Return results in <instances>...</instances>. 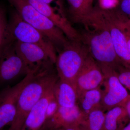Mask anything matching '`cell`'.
<instances>
[{"instance_id": "cell-6", "label": "cell", "mask_w": 130, "mask_h": 130, "mask_svg": "<svg viewBox=\"0 0 130 130\" xmlns=\"http://www.w3.org/2000/svg\"><path fill=\"white\" fill-rule=\"evenodd\" d=\"M8 22L10 31L15 41L37 44L41 47L55 64L57 51L46 36L24 21L14 9L10 11Z\"/></svg>"}, {"instance_id": "cell-16", "label": "cell", "mask_w": 130, "mask_h": 130, "mask_svg": "<svg viewBox=\"0 0 130 130\" xmlns=\"http://www.w3.org/2000/svg\"><path fill=\"white\" fill-rule=\"evenodd\" d=\"M102 95L101 87L86 91L78 96V105L85 116L94 109L102 107Z\"/></svg>"}, {"instance_id": "cell-33", "label": "cell", "mask_w": 130, "mask_h": 130, "mask_svg": "<svg viewBox=\"0 0 130 130\" xmlns=\"http://www.w3.org/2000/svg\"></svg>"}, {"instance_id": "cell-10", "label": "cell", "mask_w": 130, "mask_h": 130, "mask_svg": "<svg viewBox=\"0 0 130 130\" xmlns=\"http://www.w3.org/2000/svg\"><path fill=\"white\" fill-rule=\"evenodd\" d=\"M104 79L100 66L89 54L76 80L78 96L86 91L101 87Z\"/></svg>"}, {"instance_id": "cell-9", "label": "cell", "mask_w": 130, "mask_h": 130, "mask_svg": "<svg viewBox=\"0 0 130 130\" xmlns=\"http://www.w3.org/2000/svg\"><path fill=\"white\" fill-rule=\"evenodd\" d=\"M35 71H31L16 84L0 91V130L6 125L11 124L14 120L20 94Z\"/></svg>"}, {"instance_id": "cell-31", "label": "cell", "mask_w": 130, "mask_h": 130, "mask_svg": "<svg viewBox=\"0 0 130 130\" xmlns=\"http://www.w3.org/2000/svg\"><path fill=\"white\" fill-rule=\"evenodd\" d=\"M60 130L59 129H57V130Z\"/></svg>"}, {"instance_id": "cell-20", "label": "cell", "mask_w": 130, "mask_h": 130, "mask_svg": "<svg viewBox=\"0 0 130 130\" xmlns=\"http://www.w3.org/2000/svg\"><path fill=\"white\" fill-rule=\"evenodd\" d=\"M69 5V12L72 20L79 23L80 20L93 8L89 6L86 0H66Z\"/></svg>"}, {"instance_id": "cell-22", "label": "cell", "mask_w": 130, "mask_h": 130, "mask_svg": "<svg viewBox=\"0 0 130 130\" xmlns=\"http://www.w3.org/2000/svg\"><path fill=\"white\" fill-rule=\"evenodd\" d=\"M118 23L120 27L125 36L130 51V26L126 22L127 19L118 13Z\"/></svg>"}, {"instance_id": "cell-5", "label": "cell", "mask_w": 130, "mask_h": 130, "mask_svg": "<svg viewBox=\"0 0 130 130\" xmlns=\"http://www.w3.org/2000/svg\"><path fill=\"white\" fill-rule=\"evenodd\" d=\"M87 20L100 24L108 30L114 48L124 67L130 69V51L125 36L118 23L117 10L93 8L86 16Z\"/></svg>"}, {"instance_id": "cell-15", "label": "cell", "mask_w": 130, "mask_h": 130, "mask_svg": "<svg viewBox=\"0 0 130 130\" xmlns=\"http://www.w3.org/2000/svg\"><path fill=\"white\" fill-rule=\"evenodd\" d=\"M54 93L59 107L70 108L77 105L76 89L67 81L58 78L54 85Z\"/></svg>"}, {"instance_id": "cell-12", "label": "cell", "mask_w": 130, "mask_h": 130, "mask_svg": "<svg viewBox=\"0 0 130 130\" xmlns=\"http://www.w3.org/2000/svg\"><path fill=\"white\" fill-rule=\"evenodd\" d=\"M85 116L78 104L70 108L59 107L56 113L46 121L42 130H57L79 126Z\"/></svg>"}, {"instance_id": "cell-21", "label": "cell", "mask_w": 130, "mask_h": 130, "mask_svg": "<svg viewBox=\"0 0 130 130\" xmlns=\"http://www.w3.org/2000/svg\"><path fill=\"white\" fill-rule=\"evenodd\" d=\"M116 72L120 83L130 92V69L121 66Z\"/></svg>"}, {"instance_id": "cell-8", "label": "cell", "mask_w": 130, "mask_h": 130, "mask_svg": "<svg viewBox=\"0 0 130 130\" xmlns=\"http://www.w3.org/2000/svg\"><path fill=\"white\" fill-rule=\"evenodd\" d=\"M14 43L0 55V87L2 89L31 71L16 53Z\"/></svg>"}, {"instance_id": "cell-24", "label": "cell", "mask_w": 130, "mask_h": 130, "mask_svg": "<svg viewBox=\"0 0 130 130\" xmlns=\"http://www.w3.org/2000/svg\"><path fill=\"white\" fill-rule=\"evenodd\" d=\"M118 11L124 18L130 19V0H122Z\"/></svg>"}, {"instance_id": "cell-14", "label": "cell", "mask_w": 130, "mask_h": 130, "mask_svg": "<svg viewBox=\"0 0 130 130\" xmlns=\"http://www.w3.org/2000/svg\"><path fill=\"white\" fill-rule=\"evenodd\" d=\"M54 84L50 88L30 110L21 130H42L46 121L47 106L54 94Z\"/></svg>"}, {"instance_id": "cell-32", "label": "cell", "mask_w": 130, "mask_h": 130, "mask_svg": "<svg viewBox=\"0 0 130 130\" xmlns=\"http://www.w3.org/2000/svg\"><path fill=\"white\" fill-rule=\"evenodd\" d=\"M0 55H1V54H0Z\"/></svg>"}, {"instance_id": "cell-3", "label": "cell", "mask_w": 130, "mask_h": 130, "mask_svg": "<svg viewBox=\"0 0 130 130\" xmlns=\"http://www.w3.org/2000/svg\"><path fill=\"white\" fill-rule=\"evenodd\" d=\"M24 21L43 34L59 52L69 40L52 21L31 5L27 0H7Z\"/></svg>"}, {"instance_id": "cell-1", "label": "cell", "mask_w": 130, "mask_h": 130, "mask_svg": "<svg viewBox=\"0 0 130 130\" xmlns=\"http://www.w3.org/2000/svg\"><path fill=\"white\" fill-rule=\"evenodd\" d=\"M54 64L50 62L37 69L21 91L16 115L8 130H21L30 110L58 79Z\"/></svg>"}, {"instance_id": "cell-13", "label": "cell", "mask_w": 130, "mask_h": 130, "mask_svg": "<svg viewBox=\"0 0 130 130\" xmlns=\"http://www.w3.org/2000/svg\"><path fill=\"white\" fill-rule=\"evenodd\" d=\"M14 44L16 53L31 71L37 70L49 62H53L46 51L37 44L16 41Z\"/></svg>"}, {"instance_id": "cell-11", "label": "cell", "mask_w": 130, "mask_h": 130, "mask_svg": "<svg viewBox=\"0 0 130 130\" xmlns=\"http://www.w3.org/2000/svg\"><path fill=\"white\" fill-rule=\"evenodd\" d=\"M37 11L46 17L64 32L68 40L80 41L79 32L73 27L66 17L57 13L54 8L42 0H27Z\"/></svg>"}, {"instance_id": "cell-7", "label": "cell", "mask_w": 130, "mask_h": 130, "mask_svg": "<svg viewBox=\"0 0 130 130\" xmlns=\"http://www.w3.org/2000/svg\"><path fill=\"white\" fill-rule=\"evenodd\" d=\"M104 76L102 86L101 106L105 112L113 108L123 106L129 97L130 94L121 84L116 71L107 66L100 65Z\"/></svg>"}, {"instance_id": "cell-2", "label": "cell", "mask_w": 130, "mask_h": 130, "mask_svg": "<svg viewBox=\"0 0 130 130\" xmlns=\"http://www.w3.org/2000/svg\"><path fill=\"white\" fill-rule=\"evenodd\" d=\"M85 29L79 32L80 41L88 49L90 54L98 64L118 70L123 66L117 55L108 30L100 24L83 21Z\"/></svg>"}, {"instance_id": "cell-19", "label": "cell", "mask_w": 130, "mask_h": 130, "mask_svg": "<svg viewBox=\"0 0 130 130\" xmlns=\"http://www.w3.org/2000/svg\"><path fill=\"white\" fill-rule=\"evenodd\" d=\"M9 29L6 10L0 4V54L15 41Z\"/></svg>"}, {"instance_id": "cell-23", "label": "cell", "mask_w": 130, "mask_h": 130, "mask_svg": "<svg viewBox=\"0 0 130 130\" xmlns=\"http://www.w3.org/2000/svg\"><path fill=\"white\" fill-rule=\"evenodd\" d=\"M59 108V105L54 95V93L53 95L50 98L47 106L46 112V121L51 118L56 113Z\"/></svg>"}, {"instance_id": "cell-29", "label": "cell", "mask_w": 130, "mask_h": 130, "mask_svg": "<svg viewBox=\"0 0 130 130\" xmlns=\"http://www.w3.org/2000/svg\"><path fill=\"white\" fill-rule=\"evenodd\" d=\"M42 1L46 3L47 4L51 5V3L54 2L55 0H42Z\"/></svg>"}, {"instance_id": "cell-30", "label": "cell", "mask_w": 130, "mask_h": 130, "mask_svg": "<svg viewBox=\"0 0 130 130\" xmlns=\"http://www.w3.org/2000/svg\"><path fill=\"white\" fill-rule=\"evenodd\" d=\"M126 22H127V24L130 26V19H126Z\"/></svg>"}, {"instance_id": "cell-17", "label": "cell", "mask_w": 130, "mask_h": 130, "mask_svg": "<svg viewBox=\"0 0 130 130\" xmlns=\"http://www.w3.org/2000/svg\"><path fill=\"white\" fill-rule=\"evenodd\" d=\"M106 112L104 130H121L129 122L123 106L115 107Z\"/></svg>"}, {"instance_id": "cell-26", "label": "cell", "mask_w": 130, "mask_h": 130, "mask_svg": "<svg viewBox=\"0 0 130 130\" xmlns=\"http://www.w3.org/2000/svg\"><path fill=\"white\" fill-rule=\"evenodd\" d=\"M60 130H82L79 126H71L59 129Z\"/></svg>"}, {"instance_id": "cell-27", "label": "cell", "mask_w": 130, "mask_h": 130, "mask_svg": "<svg viewBox=\"0 0 130 130\" xmlns=\"http://www.w3.org/2000/svg\"><path fill=\"white\" fill-rule=\"evenodd\" d=\"M94 0H86L87 3L88 5L89 6L90 8H93V4Z\"/></svg>"}, {"instance_id": "cell-18", "label": "cell", "mask_w": 130, "mask_h": 130, "mask_svg": "<svg viewBox=\"0 0 130 130\" xmlns=\"http://www.w3.org/2000/svg\"><path fill=\"white\" fill-rule=\"evenodd\" d=\"M105 111L101 107L85 116L79 127L82 130H104Z\"/></svg>"}, {"instance_id": "cell-25", "label": "cell", "mask_w": 130, "mask_h": 130, "mask_svg": "<svg viewBox=\"0 0 130 130\" xmlns=\"http://www.w3.org/2000/svg\"><path fill=\"white\" fill-rule=\"evenodd\" d=\"M123 106L124 107L128 115L129 120L130 121V95L128 98L127 100L126 101L125 103H124Z\"/></svg>"}, {"instance_id": "cell-4", "label": "cell", "mask_w": 130, "mask_h": 130, "mask_svg": "<svg viewBox=\"0 0 130 130\" xmlns=\"http://www.w3.org/2000/svg\"><path fill=\"white\" fill-rule=\"evenodd\" d=\"M58 53L55 64L58 78L76 88L77 77L89 54L88 49L81 41L69 40Z\"/></svg>"}, {"instance_id": "cell-28", "label": "cell", "mask_w": 130, "mask_h": 130, "mask_svg": "<svg viewBox=\"0 0 130 130\" xmlns=\"http://www.w3.org/2000/svg\"><path fill=\"white\" fill-rule=\"evenodd\" d=\"M121 130H130V121Z\"/></svg>"}]
</instances>
